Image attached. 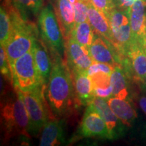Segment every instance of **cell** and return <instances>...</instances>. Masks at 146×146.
<instances>
[{
	"label": "cell",
	"instance_id": "6da1fadb",
	"mask_svg": "<svg viewBox=\"0 0 146 146\" xmlns=\"http://www.w3.org/2000/svg\"><path fill=\"white\" fill-rule=\"evenodd\" d=\"M52 68L45 90L47 104L56 117L61 118L72 110L76 98L72 76L63 58H52Z\"/></svg>",
	"mask_w": 146,
	"mask_h": 146
},
{
	"label": "cell",
	"instance_id": "7a4b0ae2",
	"mask_svg": "<svg viewBox=\"0 0 146 146\" xmlns=\"http://www.w3.org/2000/svg\"><path fill=\"white\" fill-rule=\"evenodd\" d=\"M14 96L1 103V116L3 130L8 138L23 137L28 139L29 133V118L23 98L17 90Z\"/></svg>",
	"mask_w": 146,
	"mask_h": 146
},
{
	"label": "cell",
	"instance_id": "3957f363",
	"mask_svg": "<svg viewBox=\"0 0 146 146\" xmlns=\"http://www.w3.org/2000/svg\"><path fill=\"white\" fill-rule=\"evenodd\" d=\"M38 26L41 39L50 51L52 58H63L66 44L59 21L50 4L43 7L38 15Z\"/></svg>",
	"mask_w": 146,
	"mask_h": 146
},
{
	"label": "cell",
	"instance_id": "277c9868",
	"mask_svg": "<svg viewBox=\"0 0 146 146\" xmlns=\"http://www.w3.org/2000/svg\"><path fill=\"white\" fill-rule=\"evenodd\" d=\"M17 90V89H15ZM21 95L29 118V133L31 136H36L42 131L50 119L46 106L45 89L39 88L33 91L22 92Z\"/></svg>",
	"mask_w": 146,
	"mask_h": 146
},
{
	"label": "cell",
	"instance_id": "5b68a950",
	"mask_svg": "<svg viewBox=\"0 0 146 146\" xmlns=\"http://www.w3.org/2000/svg\"><path fill=\"white\" fill-rule=\"evenodd\" d=\"M12 74L14 89L27 92L39 88L45 89L36 70L31 50L14 62Z\"/></svg>",
	"mask_w": 146,
	"mask_h": 146
},
{
	"label": "cell",
	"instance_id": "8992f818",
	"mask_svg": "<svg viewBox=\"0 0 146 146\" xmlns=\"http://www.w3.org/2000/svg\"><path fill=\"white\" fill-rule=\"evenodd\" d=\"M78 134L84 138L98 137L111 139L106 124L91 103L87 106L85 110L78 127Z\"/></svg>",
	"mask_w": 146,
	"mask_h": 146
},
{
	"label": "cell",
	"instance_id": "52a82bcc",
	"mask_svg": "<svg viewBox=\"0 0 146 146\" xmlns=\"http://www.w3.org/2000/svg\"><path fill=\"white\" fill-rule=\"evenodd\" d=\"M89 51L94 62L106 64L112 67L123 66L126 59L122 57L111 42L96 32L94 41L89 47Z\"/></svg>",
	"mask_w": 146,
	"mask_h": 146
},
{
	"label": "cell",
	"instance_id": "ba28073f",
	"mask_svg": "<svg viewBox=\"0 0 146 146\" xmlns=\"http://www.w3.org/2000/svg\"><path fill=\"white\" fill-rule=\"evenodd\" d=\"M114 67L103 63L94 62L87 70L96 97L107 100L112 97L111 74Z\"/></svg>",
	"mask_w": 146,
	"mask_h": 146
},
{
	"label": "cell",
	"instance_id": "9c48e42d",
	"mask_svg": "<svg viewBox=\"0 0 146 146\" xmlns=\"http://www.w3.org/2000/svg\"><path fill=\"white\" fill-rule=\"evenodd\" d=\"M65 54L66 62L70 72L74 70L87 71L94 62L89 49L70 37L66 43Z\"/></svg>",
	"mask_w": 146,
	"mask_h": 146
},
{
	"label": "cell",
	"instance_id": "30bf717a",
	"mask_svg": "<svg viewBox=\"0 0 146 146\" xmlns=\"http://www.w3.org/2000/svg\"><path fill=\"white\" fill-rule=\"evenodd\" d=\"M132 39L146 49V1L135 0L129 10Z\"/></svg>",
	"mask_w": 146,
	"mask_h": 146
},
{
	"label": "cell",
	"instance_id": "8fae6325",
	"mask_svg": "<svg viewBox=\"0 0 146 146\" xmlns=\"http://www.w3.org/2000/svg\"><path fill=\"white\" fill-rule=\"evenodd\" d=\"M134 80L145 87L146 78V49L139 42L131 40L127 52Z\"/></svg>",
	"mask_w": 146,
	"mask_h": 146
},
{
	"label": "cell",
	"instance_id": "7c38bea8",
	"mask_svg": "<svg viewBox=\"0 0 146 146\" xmlns=\"http://www.w3.org/2000/svg\"><path fill=\"white\" fill-rule=\"evenodd\" d=\"M106 124L111 139H116L123 136L127 127L109 106L107 100L100 97H95L91 102Z\"/></svg>",
	"mask_w": 146,
	"mask_h": 146
},
{
	"label": "cell",
	"instance_id": "4fadbf2b",
	"mask_svg": "<svg viewBox=\"0 0 146 146\" xmlns=\"http://www.w3.org/2000/svg\"><path fill=\"white\" fill-rule=\"evenodd\" d=\"M46 47L43 40L38 37L35 40L31 49L36 70L45 89L50 79L53 64Z\"/></svg>",
	"mask_w": 146,
	"mask_h": 146
},
{
	"label": "cell",
	"instance_id": "5bb4252c",
	"mask_svg": "<svg viewBox=\"0 0 146 146\" xmlns=\"http://www.w3.org/2000/svg\"><path fill=\"white\" fill-rule=\"evenodd\" d=\"M71 74L76 101L83 106H88L94 99L96 95L87 71L74 70L71 72Z\"/></svg>",
	"mask_w": 146,
	"mask_h": 146
},
{
	"label": "cell",
	"instance_id": "9a60e30c",
	"mask_svg": "<svg viewBox=\"0 0 146 146\" xmlns=\"http://www.w3.org/2000/svg\"><path fill=\"white\" fill-rule=\"evenodd\" d=\"M54 10L64 37L67 41L76 26L75 14L72 1L70 0H56Z\"/></svg>",
	"mask_w": 146,
	"mask_h": 146
},
{
	"label": "cell",
	"instance_id": "2e32d148",
	"mask_svg": "<svg viewBox=\"0 0 146 146\" xmlns=\"http://www.w3.org/2000/svg\"><path fill=\"white\" fill-rule=\"evenodd\" d=\"M64 128L62 120L54 118L49 120L42 129L39 145H58L65 141Z\"/></svg>",
	"mask_w": 146,
	"mask_h": 146
},
{
	"label": "cell",
	"instance_id": "e0dca14e",
	"mask_svg": "<svg viewBox=\"0 0 146 146\" xmlns=\"http://www.w3.org/2000/svg\"><path fill=\"white\" fill-rule=\"evenodd\" d=\"M108 104L116 116L126 127H131L137 117L132 102L129 100L110 97L107 99Z\"/></svg>",
	"mask_w": 146,
	"mask_h": 146
},
{
	"label": "cell",
	"instance_id": "ac0fdd59",
	"mask_svg": "<svg viewBox=\"0 0 146 146\" xmlns=\"http://www.w3.org/2000/svg\"><path fill=\"white\" fill-rule=\"evenodd\" d=\"M88 21L96 33L108 40L113 44V36L108 18L101 11L88 2Z\"/></svg>",
	"mask_w": 146,
	"mask_h": 146
},
{
	"label": "cell",
	"instance_id": "d6986e66",
	"mask_svg": "<svg viewBox=\"0 0 146 146\" xmlns=\"http://www.w3.org/2000/svg\"><path fill=\"white\" fill-rule=\"evenodd\" d=\"M131 76V74L122 66L118 65L114 67L110 77L112 97L131 100L129 88V78Z\"/></svg>",
	"mask_w": 146,
	"mask_h": 146
},
{
	"label": "cell",
	"instance_id": "ffe728a7",
	"mask_svg": "<svg viewBox=\"0 0 146 146\" xmlns=\"http://www.w3.org/2000/svg\"><path fill=\"white\" fill-rule=\"evenodd\" d=\"M94 36L95 31L89 21L76 24L70 35V37L87 49L92 44Z\"/></svg>",
	"mask_w": 146,
	"mask_h": 146
},
{
	"label": "cell",
	"instance_id": "44dd1931",
	"mask_svg": "<svg viewBox=\"0 0 146 146\" xmlns=\"http://www.w3.org/2000/svg\"><path fill=\"white\" fill-rule=\"evenodd\" d=\"M12 3L24 19L29 20V16L39 15L43 8V0H12Z\"/></svg>",
	"mask_w": 146,
	"mask_h": 146
},
{
	"label": "cell",
	"instance_id": "7402d4cb",
	"mask_svg": "<svg viewBox=\"0 0 146 146\" xmlns=\"http://www.w3.org/2000/svg\"><path fill=\"white\" fill-rule=\"evenodd\" d=\"M12 34V23L7 9L1 4L0 8V43L6 47Z\"/></svg>",
	"mask_w": 146,
	"mask_h": 146
},
{
	"label": "cell",
	"instance_id": "603a6c76",
	"mask_svg": "<svg viewBox=\"0 0 146 146\" xmlns=\"http://www.w3.org/2000/svg\"><path fill=\"white\" fill-rule=\"evenodd\" d=\"M89 1L74 0L72 4L74 6L75 21L76 24L88 21V2Z\"/></svg>",
	"mask_w": 146,
	"mask_h": 146
},
{
	"label": "cell",
	"instance_id": "cb8c5ba5",
	"mask_svg": "<svg viewBox=\"0 0 146 146\" xmlns=\"http://www.w3.org/2000/svg\"><path fill=\"white\" fill-rule=\"evenodd\" d=\"M0 70L1 74L12 84V74L5 47L0 46Z\"/></svg>",
	"mask_w": 146,
	"mask_h": 146
},
{
	"label": "cell",
	"instance_id": "d4e9b609",
	"mask_svg": "<svg viewBox=\"0 0 146 146\" xmlns=\"http://www.w3.org/2000/svg\"><path fill=\"white\" fill-rule=\"evenodd\" d=\"M90 1L95 8L103 12L106 16L116 8L114 0H90Z\"/></svg>",
	"mask_w": 146,
	"mask_h": 146
},
{
	"label": "cell",
	"instance_id": "484cf974",
	"mask_svg": "<svg viewBox=\"0 0 146 146\" xmlns=\"http://www.w3.org/2000/svg\"><path fill=\"white\" fill-rule=\"evenodd\" d=\"M138 102L139 107L146 115V94H141L139 97Z\"/></svg>",
	"mask_w": 146,
	"mask_h": 146
},
{
	"label": "cell",
	"instance_id": "4316f807",
	"mask_svg": "<svg viewBox=\"0 0 146 146\" xmlns=\"http://www.w3.org/2000/svg\"><path fill=\"white\" fill-rule=\"evenodd\" d=\"M145 87H146V78H145Z\"/></svg>",
	"mask_w": 146,
	"mask_h": 146
},
{
	"label": "cell",
	"instance_id": "83f0119b",
	"mask_svg": "<svg viewBox=\"0 0 146 146\" xmlns=\"http://www.w3.org/2000/svg\"><path fill=\"white\" fill-rule=\"evenodd\" d=\"M84 1H90V0H84Z\"/></svg>",
	"mask_w": 146,
	"mask_h": 146
},
{
	"label": "cell",
	"instance_id": "f1b7e54d",
	"mask_svg": "<svg viewBox=\"0 0 146 146\" xmlns=\"http://www.w3.org/2000/svg\"><path fill=\"white\" fill-rule=\"evenodd\" d=\"M144 1H146V0H144Z\"/></svg>",
	"mask_w": 146,
	"mask_h": 146
}]
</instances>
